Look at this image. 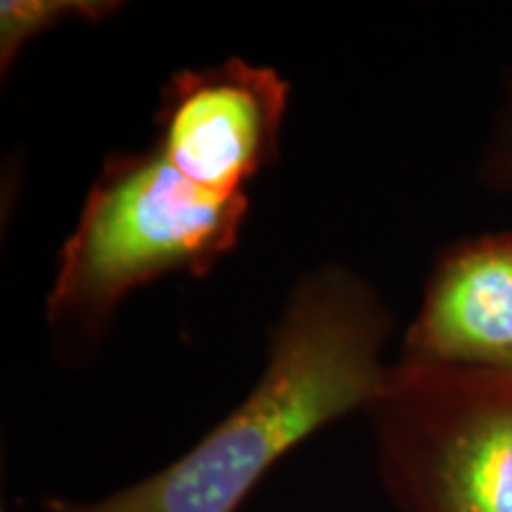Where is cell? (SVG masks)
I'll return each mask as SVG.
<instances>
[{
  "label": "cell",
  "instance_id": "1",
  "mask_svg": "<svg viewBox=\"0 0 512 512\" xmlns=\"http://www.w3.org/2000/svg\"><path fill=\"white\" fill-rule=\"evenodd\" d=\"M392 316L363 278L306 275L273 332L264 375L181 458L98 501L50 498L36 512H238L292 448L382 392Z\"/></svg>",
  "mask_w": 512,
  "mask_h": 512
},
{
  "label": "cell",
  "instance_id": "2",
  "mask_svg": "<svg viewBox=\"0 0 512 512\" xmlns=\"http://www.w3.org/2000/svg\"><path fill=\"white\" fill-rule=\"evenodd\" d=\"M247 207V195L192 185L157 147L107 157L62 247L46 311L53 335L86 347L136 287L207 275L238 247Z\"/></svg>",
  "mask_w": 512,
  "mask_h": 512
},
{
  "label": "cell",
  "instance_id": "3",
  "mask_svg": "<svg viewBox=\"0 0 512 512\" xmlns=\"http://www.w3.org/2000/svg\"><path fill=\"white\" fill-rule=\"evenodd\" d=\"M366 411L401 512H512V368L401 358Z\"/></svg>",
  "mask_w": 512,
  "mask_h": 512
},
{
  "label": "cell",
  "instance_id": "4",
  "mask_svg": "<svg viewBox=\"0 0 512 512\" xmlns=\"http://www.w3.org/2000/svg\"><path fill=\"white\" fill-rule=\"evenodd\" d=\"M287 95L290 83L275 69L240 57L185 69L162 88L155 147L197 188L240 197L278 159Z\"/></svg>",
  "mask_w": 512,
  "mask_h": 512
},
{
  "label": "cell",
  "instance_id": "5",
  "mask_svg": "<svg viewBox=\"0 0 512 512\" xmlns=\"http://www.w3.org/2000/svg\"><path fill=\"white\" fill-rule=\"evenodd\" d=\"M401 358L512 368V233L460 240L439 256Z\"/></svg>",
  "mask_w": 512,
  "mask_h": 512
},
{
  "label": "cell",
  "instance_id": "6",
  "mask_svg": "<svg viewBox=\"0 0 512 512\" xmlns=\"http://www.w3.org/2000/svg\"><path fill=\"white\" fill-rule=\"evenodd\" d=\"M119 8V3H110V0H3L0 3V67L8 72L27 43L69 19L100 22Z\"/></svg>",
  "mask_w": 512,
  "mask_h": 512
},
{
  "label": "cell",
  "instance_id": "7",
  "mask_svg": "<svg viewBox=\"0 0 512 512\" xmlns=\"http://www.w3.org/2000/svg\"><path fill=\"white\" fill-rule=\"evenodd\" d=\"M486 181L501 190H512V102L501 136H498L494 147H491L489 159H486Z\"/></svg>",
  "mask_w": 512,
  "mask_h": 512
}]
</instances>
